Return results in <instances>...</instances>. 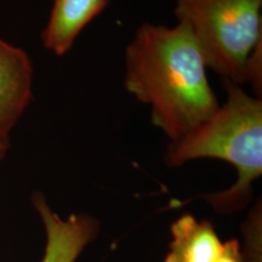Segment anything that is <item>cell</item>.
I'll use <instances>...</instances> for the list:
<instances>
[{
  "instance_id": "obj_1",
  "label": "cell",
  "mask_w": 262,
  "mask_h": 262,
  "mask_svg": "<svg viewBox=\"0 0 262 262\" xmlns=\"http://www.w3.org/2000/svg\"><path fill=\"white\" fill-rule=\"evenodd\" d=\"M124 88L149 108L150 122L175 142L220 106L208 67L185 26L142 24L125 48Z\"/></svg>"
},
{
  "instance_id": "obj_2",
  "label": "cell",
  "mask_w": 262,
  "mask_h": 262,
  "mask_svg": "<svg viewBox=\"0 0 262 262\" xmlns=\"http://www.w3.org/2000/svg\"><path fill=\"white\" fill-rule=\"evenodd\" d=\"M226 98L195 129L166 146L164 160L179 168L196 159L231 164L235 180L221 191L201 195L216 214L231 215L251 205L254 183L262 175V100L242 85L224 81Z\"/></svg>"
},
{
  "instance_id": "obj_3",
  "label": "cell",
  "mask_w": 262,
  "mask_h": 262,
  "mask_svg": "<svg viewBox=\"0 0 262 262\" xmlns=\"http://www.w3.org/2000/svg\"><path fill=\"white\" fill-rule=\"evenodd\" d=\"M173 12L208 70L243 86L249 57L262 42V0H175Z\"/></svg>"
},
{
  "instance_id": "obj_4",
  "label": "cell",
  "mask_w": 262,
  "mask_h": 262,
  "mask_svg": "<svg viewBox=\"0 0 262 262\" xmlns=\"http://www.w3.org/2000/svg\"><path fill=\"white\" fill-rule=\"evenodd\" d=\"M31 202L45 231V250L40 262H77L100 234L101 222L88 212L62 217L39 191L32 193Z\"/></svg>"
},
{
  "instance_id": "obj_5",
  "label": "cell",
  "mask_w": 262,
  "mask_h": 262,
  "mask_svg": "<svg viewBox=\"0 0 262 262\" xmlns=\"http://www.w3.org/2000/svg\"><path fill=\"white\" fill-rule=\"evenodd\" d=\"M34 67L22 48L0 38V140L12 130L33 101Z\"/></svg>"
},
{
  "instance_id": "obj_6",
  "label": "cell",
  "mask_w": 262,
  "mask_h": 262,
  "mask_svg": "<svg viewBox=\"0 0 262 262\" xmlns=\"http://www.w3.org/2000/svg\"><path fill=\"white\" fill-rule=\"evenodd\" d=\"M111 0H52L48 22L42 28V47L62 57L71 51L84 28L104 11Z\"/></svg>"
},
{
  "instance_id": "obj_7",
  "label": "cell",
  "mask_w": 262,
  "mask_h": 262,
  "mask_svg": "<svg viewBox=\"0 0 262 262\" xmlns=\"http://www.w3.org/2000/svg\"><path fill=\"white\" fill-rule=\"evenodd\" d=\"M170 235L164 262H215L224 249L211 222L192 214L179 216L170 225Z\"/></svg>"
},
{
  "instance_id": "obj_8",
  "label": "cell",
  "mask_w": 262,
  "mask_h": 262,
  "mask_svg": "<svg viewBox=\"0 0 262 262\" xmlns=\"http://www.w3.org/2000/svg\"><path fill=\"white\" fill-rule=\"evenodd\" d=\"M243 244L241 251L244 262H262V204L261 199L250 205L242 225Z\"/></svg>"
},
{
  "instance_id": "obj_9",
  "label": "cell",
  "mask_w": 262,
  "mask_h": 262,
  "mask_svg": "<svg viewBox=\"0 0 262 262\" xmlns=\"http://www.w3.org/2000/svg\"><path fill=\"white\" fill-rule=\"evenodd\" d=\"M215 262H244L241 251V242L234 238L224 242L222 253Z\"/></svg>"
},
{
  "instance_id": "obj_10",
  "label": "cell",
  "mask_w": 262,
  "mask_h": 262,
  "mask_svg": "<svg viewBox=\"0 0 262 262\" xmlns=\"http://www.w3.org/2000/svg\"><path fill=\"white\" fill-rule=\"evenodd\" d=\"M10 146H11L10 141L0 140V162H2V160L5 158L6 155H8Z\"/></svg>"
}]
</instances>
